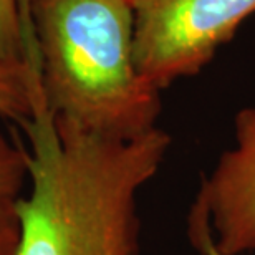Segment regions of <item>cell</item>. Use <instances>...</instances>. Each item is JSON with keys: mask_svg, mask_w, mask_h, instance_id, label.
<instances>
[{"mask_svg": "<svg viewBox=\"0 0 255 255\" xmlns=\"http://www.w3.org/2000/svg\"><path fill=\"white\" fill-rule=\"evenodd\" d=\"M187 236L194 249L201 255H224L214 242L211 221H209L206 207L199 199H194L187 216Z\"/></svg>", "mask_w": 255, "mask_h": 255, "instance_id": "ba28073f", "label": "cell"}, {"mask_svg": "<svg viewBox=\"0 0 255 255\" xmlns=\"http://www.w3.org/2000/svg\"><path fill=\"white\" fill-rule=\"evenodd\" d=\"M20 126L30 144V191L18 204L15 255H141L137 196L171 136L154 128L111 139L58 125L43 93Z\"/></svg>", "mask_w": 255, "mask_h": 255, "instance_id": "6da1fadb", "label": "cell"}, {"mask_svg": "<svg viewBox=\"0 0 255 255\" xmlns=\"http://www.w3.org/2000/svg\"><path fill=\"white\" fill-rule=\"evenodd\" d=\"M42 93L37 58L0 66V116L22 125L33 113Z\"/></svg>", "mask_w": 255, "mask_h": 255, "instance_id": "8992f818", "label": "cell"}, {"mask_svg": "<svg viewBox=\"0 0 255 255\" xmlns=\"http://www.w3.org/2000/svg\"><path fill=\"white\" fill-rule=\"evenodd\" d=\"M17 241L18 234L0 237V255H15V252H17Z\"/></svg>", "mask_w": 255, "mask_h": 255, "instance_id": "9c48e42d", "label": "cell"}, {"mask_svg": "<svg viewBox=\"0 0 255 255\" xmlns=\"http://www.w3.org/2000/svg\"><path fill=\"white\" fill-rule=\"evenodd\" d=\"M196 199L206 207L224 255L255 251V108L237 113L236 144L204 177Z\"/></svg>", "mask_w": 255, "mask_h": 255, "instance_id": "277c9868", "label": "cell"}, {"mask_svg": "<svg viewBox=\"0 0 255 255\" xmlns=\"http://www.w3.org/2000/svg\"><path fill=\"white\" fill-rule=\"evenodd\" d=\"M139 75L157 90L196 75L255 13V0H131Z\"/></svg>", "mask_w": 255, "mask_h": 255, "instance_id": "3957f363", "label": "cell"}, {"mask_svg": "<svg viewBox=\"0 0 255 255\" xmlns=\"http://www.w3.org/2000/svg\"><path fill=\"white\" fill-rule=\"evenodd\" d=\"M37 58L27 0H0V66Z\"/></svg>", "mask_w": 255, "mask_h": 255, "instance_id": "52a82bcc", "label": "cell"}, {"mask_svg": "<svg viewBox=\"0 0 255 255\" xmlns=\"http://www.w3.org/2000/svg\"><path fill=\"white\" fill-rule=\"evenodd\" d=\"M27 17L58 125L111 139L157 128L161 96L136 68L131 0H27Z\"/></svg>", "mask_w": 255, "mask_h": 255, "instance_id": "7a4b0ae2", "label": "cell"}, {"mask_svg": "<svg viewBox=\"0 0 255 255\" xmlns=\"http://www.w3.org/2000/svg\"><path fill=\"white\" fill-rule=\"evenodd\" d=\"M28 181V151L0 132V237L18 234V204Z\"/></svg>", "mask_w": 255, "mask_h": 255, "instance_id": "5b68a950", "label": "cell"}]
</instances>
